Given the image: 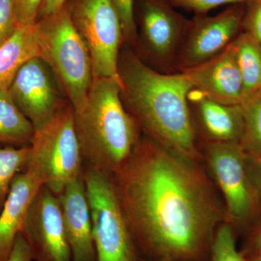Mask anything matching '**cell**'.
Listing matches in <instances>:
<instances>
[{"label": "cell", "mask_w": 261, "mask_h": 261, "mask_svg": "<svg viewBox=\"0 0 261 261\" xmlns=\"http://www.w3.org/2000/svg\"><path fill=\"white\" fill-rule=\"evenodd\" d=\"M191 162L146 136L111 174L141 260L210 261L219 211Z\"/></svg>", "instance_id": "1"}, {"label": "cell", "mask_w": 261, "mask_h": 261, "mask_svg": "<svg viewBox=\"0 0 261 261\" xmlns=\"http://www.w3.org/2000/svg\"><path fill=\"white\" fill-rule=\"evenodd\" d=\"M118 72L122 96L146 136L172 152L195 159V130L188 101L193 87L187 75L154 69L130 49L119 57Z\"/></svg>", "instance_id": "2"}, {"label": "cell", "mask_w": 261, "mask_h": 261, "mask_svg": "<svg viewBox=\"0 0 261 261\" xmlns=\"http://www.w3.org/2000/svg\"><path fill=\"white\" fill-rule=\"evenodd\" d=\"M121 97V83L93 78L84 106L73 111L84 163L109 174L126 162L140 139V125Z\"/></svg>", "instance_id": "3"}, {"label": "cell", "mask_w": 261, "mask_h": 261, "mask_svg": "<svg viewBox=\"0 0 261 261\" xmlns=\"http://www.w3.org/2000/svg\"><path fill=\"white\" fill-rule=\"evenodd\" d=\"M40 58L53 70L73 111L87 100L93 82L88 49L66 4L36 22Z\"/></svg>", "instance_id": "4"}, {"label": "cell", "mask_w": 261, "mask_h": 261, "mask_svg": "<svg viewBox=\"0 0 261 261\" xmlns=\"http://www.w3.org/2000/svg\"><path fill=\"white\" fill-rule=\"evenodd\" d=\"M29 147L23 171L56 195L82 175L84 159L70 102H65L46 123L34 129Z\"/></svg>", "instance_id": "5"}, {"label": "cell", "mask_w": 261, "mask_h": 261, "mask_svg": "<svg viewBox=\"0 0 261 261\" xmlns=\"http://www.w3.org/2000/svg\"><path fill=\"white\" fill-rule=\"evenodd\" d=\"M83 176L97 261H141L111 175L84 163Z\"/></svg>", "instance_id": "6"}, {"label": "cell", "mask_w": 261, "mask_h": 261, "mask_svg": "<svg viewBox=\"0 0 261 261\" xmlns=\"http://www.w3.org/2000/svg\"><path fill=\"white\" fill-rule=\"evenodd\" d=\"M66 5L88 49L93 78L111 79L122 84L118 61L124 39L119 15L111 0H70Z\"/></svg>", "instance_id": "7"}, {"label": "cell", "mask_w": 261, "mask_h": 261, "mask_svg": "<svg viewBox=\"0 0 261 261\" xmlns=\"http://www.w3.org/2000/svg\"><path fill=\"white\" fill-rule=\"evenodd\" d=\"M207 158L224 195L228 219L247 231L261 212L249 173L248 154L240 142H209Z\"/></svg>", "instance_id": "8"}, {"label": "cell", "mask_w": 261, "mask_h": 261, "mask_svg": "<svg viewBox=\"0 0 261 261\" xmlns=\"http://www.w3.org/2000/svg\"><path fill=\"white\" fill-rule=\"evenodd\" d=\"M34 261H73L58 196L42 186L31 202L21 231Z\"/></svg>", "instance_id": "9"}, {"label": "cell", "mask_w": 261, "mask_h": 261, "mask_svg": "<svg viewBox=\"0 0 261 261\" xmlns=\"http://www.w3.org/2000/svg\"><path fill=\"white\" fill-rule=\"evenodd\" d=\"M192 20L173 9L168 0H144L142 37L159 71L176 73V61L191 27Z\"/></svg>", "instance_id": "10"}, {"label": "cell", "mask_w": 261, "mask_h": 261, "mask_svg": "<svg viewBox=\"0 0 261 261\" xmlns=\"http://www.w3.org/2000/svg\"><path fill=\"white\" fill-rule=\"evenodd\" d=\"M244 11L239 5L214 15H197L176 63V73L183 72L212 59L224 50L240 34Z\"/></svg>", "instance_id": "11"}, {"label": "cell", "mask_w": 261, "mask_h": 261, "mask_svg": "<svg viewBox=\"0 0 261 261\" xmlns=\"http://www.w3.org/2000/svg\"><path fill=\"white\" fill-rule=\"evenodd\" d=\"M46 65L39 57L33 58L20 68L8 87L12 99L34 129L65 102L60 98Z\"/></svg>", "instance_id": "12"}, {"label": "cell", "mask_w": 261, "mask_h": 261, "mask_svg": "<svg viewBox=\"0 0 261 261\" xmlns=\"http://www.w3.org/2000/svg\"><path fill=\"white\" fill-rule=\"evenodd\" d=\"M193 89L206 97L226 105H241L243 83L233 42L212 59L181 72Z\"/></svg>", "instance_id": "13"}, {"label": "cell", "mask_w": 261, "mask_h": 261, "mask_svg": "<svg viewBox=\"0 0 261 261\" xmlns=\"http://www.w3.org/2000/svg\"><path fill=\"white\" fill-rule=\"evenodd\" d=\"M58 196L72 260L97 261L83 172Z\"/></svg>", "instance_id": "14"}, {"label": "cell", "mask_w": 261, "mask_h": 261, "mask_svg": "<svg viewBox=\"0 0 261 261\" xmlns=\"http://www.w3.org/2000/svg\"><path fill=\"white\" fill-rule=\"evenodd\" d=\"M188 101L210 142H240L243 126L241 105L217 102L193 88Z\"/></svg>", "instance_id": "15"}, {"label": "cell", "mask_w": 261, "mask_h": 261, "mask_svg": "<svg viewBox=\"0 0 261 261\" xmlns=\"http://www.w3.org/2000/svg\"><path fill=\"white\" fill-rule=\"evenodd\" d=\"M42 185L27 171L18 173L0 211V261H8L23 229L31 202Z\"/></svg>", "instance_id": "16"}, {"label": "cell", "mask_w": 261, "mask_h": 261, "mask_svg": "<svg viewBox=\"0 0 261 261\" xmlns=\"http://www.w3.org/2000/svg\"><path fill=\"white\" fill-rule=\"evenodd\" d=\"M40 58L36 23L19 25L11 37L0 47V89L8 88L25 63Z\"/></svg>", "instance_id": "17"}, {"label": "cell", "mask_w": 261, "mask_h": 261, "mask_svg": "<svg viewBox=\"0 0 261 261\" xmlns=\"http://www.w3.org/2000/svg\"><path fill=\"white\" fill-rule=\"evenodd\" d=\"M34 127L12 99L9 89H0V145H30Z\"/></svg>", "instance_id": "18"}, {"label": "cell", "mask_w": 261, "mask_h": 261, "mask_svg": "<svg viewBox=\"0 0 261 261\" xmlns=\"http://www.w3.org/2000/svg\"><path fill=\"white\" fill-rule=\"evenodd\" d=\"M233 46L243 80L244 101L261 91L260 43L245 32L233 41Z\"/></svg>", "instance_id": "19"}, {"label": "cell", "mask_w": 261, "mask_h": 261, "mask_svg": "<svg viewBox=\"0 0 261 261\" xmlns=\"http://www.w3.org/2000/svg\"><path fill=\"white\" fill-rule=\"evenodd\" d=\"M243 126L240 144L253 157L261 156V91L242 102Z\"/></svg>", "instance_id": "20"}, {"label": "cell", "mask_w": 261, "mask_h": 261, "mask_svg": "<svg viewBox=\"0 0 261 261\" xmlns=\"http://www.w3.org/2000/svg\"><path fill=\"white\" fill-rule=\"evenodd\" d=\"M30 147L0 145V211L18 173L27 167Z\"/></svg>", "instance_id": "21"}, {"label": "cell", "mask_w": 261, "mask_h": 261, "mask_svg": "<svg viewBox=\"0 0 261 261\" xmlns=\"http://www.w3.org/2000/svg\"><path fill=\"white\" fill-rule=\"evenodd\" d=\"M210 261H247L236 246L232 227L222 224L215 232L211 245Z\"/></svg>", "instance_id": "22"}, {"label": "cell", "mask_w": 261, "mask_h": 261, "mask_svg": "<svg viewBox=\"0 0 261 261\" xmlns=\"http://www.w3.org/2000/svg\"><path fill=\"white\" fill-rule=\"evenodd\" d=\"M111 2L121 20L123 39L128 44H135L137 32L134 13V0H111Z\"/></svg>", "instance_id": "23"}, {"label": "cell", "mask_w": 261, "mask_h": 261, "mask_svg": "<svg viewBox=\"0 0 261 261\" xmlns=\"http://www.w3.org/2000/svg\"><path fill=\"white\" fill-rule=\"evenodd\" d=\"M19 27L14 0H0V47Z\"/></svg>", "instance_id": "24"}, {"label": "cell", "mask_w": 261, "mask_h": 261, "mask_svg": "<svg viewBox=\"0 0 261 261\" xmlns=\"http://www.w3.org/2000/svg\"><path fill=\"white\" fill-rule=\"evenodd\" d=\"M173 7L194 12L197 15H205L207 12L224 5H239L251 0H168Z\"/></svg>", "instance_id": "25"}, {"label": "cell", "mask_w": 261, "mask_h": 261, "mask_svg": "<svg viewBox=\"0 0 261 261\" xmlns=\"http://www.w3.org/2000/svg\"><path fill=\"white\" fill-rule=\"evenodd\" d=\"M248 3L250 6L244 15L243 27L261 44V1L251 0Z\"/></svg>", "instance_id": "26"}, {"label": "cell", "mask_w": 261, "mask_h": 261, "mask_svg": "<svg viewBox=\"0 0 261 261\" xmlns=\"http://www.w3.org/2000/svg\"><path fill=\"white\" fill-rule=\"evenodd\" d=\"M44 0H14L19 25H32L37 22L39 8Z\"/></svg>", "instance_id": "27"}, {"label": "cell", "mask_w": 261, "mask_h": 261, "mask_svg": "<svg viewBox=\"0 0 261 261\" xmlns=\"http://www.w3.org/2000/svg\"><path fill=\"white\" fill-rule=\"evenodd\" d=\"M240 252L245 257L261 253V212L247 230L246 239Z\"/></svg>", "instance_id": "28"}, {"label": "cell", "mask_w": 261, "mask_h": 261, "mask_svg": "<svg viewBox=\"0 0 261 261\" xmlns=\"http://www.w3.org/2000/svg\"><path fill=\"white\" fill-rule=\"evenodd\" d=\"M8 261H33L32 251L21 233L15 240L14 247Z\"/></svg>", "instance_id": "29"}, {"label": "cell", "mask_w": 261, "mask_h": 261, "mask_svg": "<svg viewBox=\"0 0 261 261\" xmlns=\"http://www.w3.org/2000/svg\"><path fill=\"white\" fill-rule=\"evenodd\" d=\"M247 163L251 181L261 201V156L253 157L248 154Z\"/></svg>", "instance_id": "30"}, {"label": "cell", "mask_w": 261, "mask_h": 261, "mask_svg": "<svg viewBox=\"0 0 261 261\" xmlns=\"http://www.w3.org/2000/svg\"><path fill=\"white\" fill-rule=\"evenodd\" d=\"M68 0H44L38 13L37 20L53 14L63 8Z\"/></svg>", "instance_id": "31"}, {"label": "cell", "mask_w": 261, "mask_h": 261, "mask_svg": "<svg viewBox=\"0 0 261 261\" xmlns=\"http://www.w3.org/2000/svg\"><path fill=\"white\" fill-rule=\"evenodd\" d=\"M245 259H246L247 261H261V253L245 257Z\"/></svg>", "instance_id": "32"}, {"label": "cell", "mask_w": 261, "mask_h": 261, "mask_svg": "<svg viewBox=\"0 0 261 261\" xmlns=\"http://www.w3.org/2000/svg\"><path fill=\"white\" fill-rule=\"evenodd\" d=\"M141 261H146V260H141Z\"/></svg>", "instance_id": "33"}, {"label": "cell", "mask_w": 261, "mask_h": 261, "mask_svg": "<svg viewBox=\"0 0 261 261\" xmlns=\"http://www.w3.org/2000/svg\"><path fill=\"white\" fill-rule=\"evenodd\" d=\"M260 46H261V44H260Z\"/></svg>", "instance_id": "34"}, {"label": "cell", "mask_w": 261, "mask_h": 261, "mask_svg": "<svg viewBox=\"0 0 261 261\" xmlns=\"http://www.w3.org/2000/svg\"><path fill=\"white\" fill-rule=\"evenodd\" d=\"M260 1H261V0H260Z\"/></svg>", "instance_id": "35"}]
</instances>
